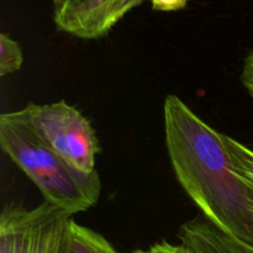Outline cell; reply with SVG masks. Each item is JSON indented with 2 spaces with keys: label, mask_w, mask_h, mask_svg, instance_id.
Instances as JSON below:
<instances>
[{
  "label": "cell",
  "mask_w": 253,
  "mask_h": 253,
  "mask_svg": "<svg viewBox=\"0 0 253 253\" xmlns=\"http://www.w3.org/2000/svg\"><path fill=\"white\" fill-rule=\"evenodd\" d=\"M163 120L180 187L215 229L253 246V185L234 169L221 133L172 94L165 99Z\"/></svg>",
  "instance_id": "1"
},
{
  "label": "cell",
  "mask_w": 253,
  "mask_h": 253,
  "mask_svg": "<svg viewBox=\"0 0 253 253\" xmlns=\"http://www.w3.org/2000/svg\"><path fill=\"white\" fill-rule=\"evenodd\" d=\"M178 239L194 253H253V246L215 229L203 216L185 222Z\"/></svg>",
  "instance_id": "6"
},
{
  "label": "cell",
  "mask_w": 253,
  "mask_h": 253,
  "mask_svg": "<svg viewBox=\"0 0 253 253\" xmlns=\"http://www.w3.org/2000/svg\"><path fill=\"white\" fill-rule=\"evenodd\" d=\"M0 147L39 188L43 202L71 215L98 203L101 193L98 172L82 173L72 167L43 142L19 111L0 115Z\"/></svg>",
  "instance_id": "2"
},
{
  "label": "cell",
  "mask_w": 253,
  "mask_h": 253,
  "mask_svg": "<svg viewBox=\"0 0 253 253\" xmlns=\"http://www.w3.org/2000/svg\"><path fill=\"white\" fill-rule=\"evenodd\" d=\"M221 140L234 169L253 185V151L225 133H221Z\"/></svg>",
  "instance_id": "8"
},
{
  "label": "cell",
  "mask_w": 253,
  "mask_h": 253,
  "mask_svg": "<svg viewBox=\"0 0 253 253\" xmlns=\"http://www.w3.org/2000/svg\"><path fill=\"white\" fill-rule=\"evenodd\" d=\"M73 215L43 202L7 204L0 214V253H59Z\"/></svg>",
  "instance_id": "4"
},
{
  "label": "cell",
  "mask_w": 253,
  "mask_h": 253,
  "mask_svg": "<svg viewBox=\"0 0 253 253\" xmlns=\"http://www.w3.org/2000/svg\"><path fill=\"white\" fill-rule=\"evenodd\" d=\"M64 1H66V0H52V4H53L54 10L59 9V7L64 4Z\"/></svg>",
  "instance_id": "13"
},
{
  "label": "cell",
  "mask_w": 253,
  "mask_h": 253,
  "mask_svg": "<svg viewBox=\"0 0 253 253\" xmlns=\"http://www.w3.org/2000/svg\"><path fill=\"white\" fill-rule=\"evenodd\" d=\"M132 253H140V251H138V250H137V251H133Z\"/></svg>",
  "instance_id": "14"
},
{
  "label": "cell",
  "mask_w": 253,
  "mask_h": 253,
  "mask_svg": "<svg viewBox=\"0 0 253 253\" xmlns=\"http://www.w3.org/2000/svg\"><path fill=\"white\" fill-rule=\"evenodd\" d=\"M24 56L19 42L2 32L0 35V77L4 78L7 74L19 71Z\"/></svg>",
  "instance_id": "9"
},
{
  "label": "cell",
  "mask_w": 253,
  "mask_h": 253,
  "mask_svg": "<svg viewBox=\"0 0 253 253\" xmlns=\"http://www.w3.org/2000/svg\"><path fill=\"white\" fill-rule=\"evenodd\" d=\"M59 253H118L113 245L94 230L69 222L63 245Z\"/></svg>",
  "instance_id": "7"
},
{
  "label": "cell",
  "mask_w": 253,
  "mask_h": 253,
  "mask_svg": "<svg viewBox=\"0 0 253 253\" xmlns=\"http://www.w3.org/2000/svg\"><path fill=\"white\" fill-rule=\"evenodd\" d=\"M189 0H151L156 11H178L187 6Z\"/></svg>",
  "instance_id": "11"
},
{
  "label": "cell",
  "mask_w": 253,
  "mask_h": 253,
  "mask_svg": "<svg viewBox=\"0 0 253 253\" xmlns=\"http://www.w3.org/2000/svg\"><path fill=\"white\" fill-rule=\"evenodd\" d=\"M145 0H66L54 10L58 31L82 40L106 36L119 21Z\"/></svg>",
  "instance_id": "5"
},
{
  "label": "cell",
  "mask_w": 253,
  "mask_h": 253,
  "mask_svg": "<svg viewBox=\"0 0 253 253\" xmlns=\"http://www.w3.org/2000/svg\"><path fill=\"white\" fill-rule=\"evenodd\" d=\"M241 82L245 85V88L250 91V94L253 96V49L250 52L249 56L245 59L244 69L241 74Z\"/></svg>",
  "instance_id": "12"
},
{
  "label": "cell",
  "mask_w": 253,
  "mask_h": 253,
  "mask_svg": "<svg viewBox=\"0 0 253 253\" xmlns=\"http://www.w3.org/2000/svg\"><path fill=\"white\" fill-rule=\"evenodd\" d=\"M140 253H194L188 246L180 242L179 245L161 241L152 245L148 250H138Z\"/></svg>",
  "instance_id": "10"
},
{
  "label": "cell",
  "mask_w": 253,
  "mask_h": 253,
  "mask_svg": "<svg viewBox=\"0 0 253 253\" xmlns=\"http://www.w3.org/2000/svg\"><path fill=\"white\" fill-rule=\"evenodd\" d=\"M20 115L54 152L82 173L95 172V157L100 152L91 124L78 109L66 101L29 104Z\"/></svg>",
  "instance_id": "3"
}]
</instances>
